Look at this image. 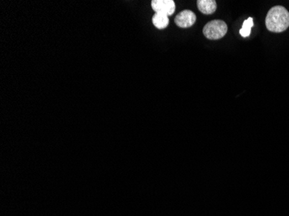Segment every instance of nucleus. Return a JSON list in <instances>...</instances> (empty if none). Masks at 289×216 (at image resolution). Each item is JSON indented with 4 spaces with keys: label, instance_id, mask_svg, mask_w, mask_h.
<instances>
[{
    "label": "nucleus",
    "instance_id": "5",
    "mask_svg": "<svg viewBox=\"0 0 289 216\" xmlns=\"http://www.w3.org/2000/svg\"><path fill=\"white\" fill-rule=\"evenodd\" d=\"M197 5L203 14H213L217 10V2L215 0H198Z\"/></svg>",
    "mask_w": 289,
    "mask_h": 216
},
{
    "label": "nucleus",
    "instance_id": "6",
    "mask_svg": "<svg viewBox=\"0 0 289 216\" xmlns=\"http://www.w3.org/2000/svg\"><path fill=\"white\" fill-rule=\"evenodd\" d=\"M152 21H153L154 25L159 29H165L169 24V17L165 15L160 14V13H155Z\"/></svg>",
    "mask_w": 289,
    "mask_h": 216
},
{
    "label": "nucleus",
    "instance_id": "4",
    "mask_svg": "<svg viewBox=\"0 0 289 216\" xmlns=\"http://www.w3.org/2000/svg\"><path fill=\"white\" fill-rule=\"evenodd\" d=\"M197 20V16L190 10L180 12L175 17V23L180 28H190Z\"/></svg>",
    "mask_w": 289,
    "mask_h": 216
},
{
    "label": "nucleus",
    "instance_id": "2",
    "mask_svg": "<svg viewBox=\"0 0 289 216\" xmlns=\"http://www.w3.org/2000/svg\"><path fill=\"white\" fill-rule=\"evenodd\" d=\"M228 32L227 23L223 20H213L206 23L203 33L210 40H218L223 38Z\"/></svg>",
    "mask_w": 289,
    "mask_h": 216
},
{
    "label": "nucleus",
    "instance_id": "7",
    "mask_svg": "<svg viewBox=\"0 0 289 216\" xmlns=\"http://www.w3.org/2000/svg\"><path fill=\"white\" fill-rule=\"evenodd\" d=\"M254 26V22H253V18L249 17L248 19H246L243 22V27L240 29V34L243 38H248L249 35L251 33L252 27Z\"/></svg>",
    "mask_w": 289,
    "mask_h": 216
},
{
    "label": "nucleus",
    "instance_id": "3",
    "mask_svg": "<svg viewBox=\"0 0 289 216\" xmlns=\"http://www.w3.org/2000/svg\"><path fill=\"white\" fill-rule=\"evenodd\" d=\"M152 8L155 13H160L169 17L174 14L176 6L172 0H153Z\"/></svg>",
    "mask_w": 289,
    "mask_h": 216
},
{
    "label": "nucleus",
    "instance_id": "1",
    "mask_svg": "<svg viewBox=\"0 0 289 216\" xmlns=\"http://www.w3.org/2000/svg\"><path fill=\"white\" fill-rule=\"evenodd\" d=\"M266 27L269 32L280 33L289 27V12L281 6H274L266 17Z\"/></svg>",
    "mask_w": 289,
    "mask_h": 216
}]
</instances>
